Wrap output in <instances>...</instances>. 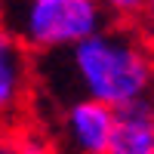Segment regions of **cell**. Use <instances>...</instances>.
Masks as SVG:
<instances>
[{
	"label": "cell",
	"mask_w": 154,
	"mask_h": 154,
	"mask_svg": "<svg viewBox=\"0 0 154 154\" xmlns=\"http://www.w3.org/2000/svg\"><path fill=\"white\" fill-rule=\"evenodd\" d=\"M37 56L0 22V130H16L37 93Z\"/></svg>",
	"instance_id": "cell-3"
},
{
	"label": "cell",
	"mask_w": 154,
	"mask_h": 154,
	"mask_svg": "<svg viewBox=\"0 0 154 154\" xmlns=\"http://www.w3.org/2000/svg\"><path fill=\"white\" fill-rule=\"evenodd\" d=\"M0 22L34 56L62 53L108 19L99 0H0Z\"/></svg>",
	"instance_id": "cell-2"
},
{
	"label": "cell",
	"mask_w": 154,
	"mask_h": 154,
	"mask_svg": "<svg viewBox=\"0 0 154 154\" xmlns=\"http://www.w3.org/2000/svg\"><path fill=\"white\" fill-rule=\"evenodd\" d=\"M99 3H102V9L108 12L111 22H130V25H136L145 0H99Z\"/></svg>",
	"instance_id": "cell-6"
},
{
	"label": "cell",
	"mask_w": 154,
	"mask_h": 154,
	"mask_svg": "<svg viewBox=\"0 0 154 154\" xmlns=\"http://www.w3.org/2000/svg\"><path fill=\"white\" fill-rule=\"evenodd\" d=\"M37 89L89 96L111 108L154 96V40L130 22H105L62 53L37 56Z\"/></svg>",
	"instance_id": "cell-1"
},
{
	"label": "cell",
	"mask_w": 154,
	"mask_h": 154,
	"mask_svg": "<svg viewBox=\"0 0 154 154\" xmlns=\"http://www.w3.org/2000/svg\"><path fill=\"white\" fill-rule=\"evenodd\" d=\"M114 108L89 96H68L59 102L53 133L62 148L77 154H108Z\"/></svg>",
	"instance_id": "cell-4"
},
{
	"label": "cell",
	"mask_w": 154,
	"mask_h": 154,
	"mask_svg": "<svg viewBox=\"0 0 154 154\" xmlns=\"http://www.w3.org/2000/svg\"><path fill=\"white\" fill-rule=\"evenodd\" d=\"M108 154H154V96L114 108Z\"/></svg>",
	"instance_id": "cell-5"
},
{
	"label": "cell",
	"mask_w": 154,
	"mask_h": 154,
	"mask_svg": "<svg viewBox=\"0 0 154 154\" xmlns=\"http://www.w3.org/2000/svg\"><path fill=\"white\" fill-rule=\"evenodd\" d=\"M136 28L145 31L154 40V0H145V3H142V12H139V19H136Z\"/></svg>",
	"instance_id": "cell-7"
}]
</instances>
